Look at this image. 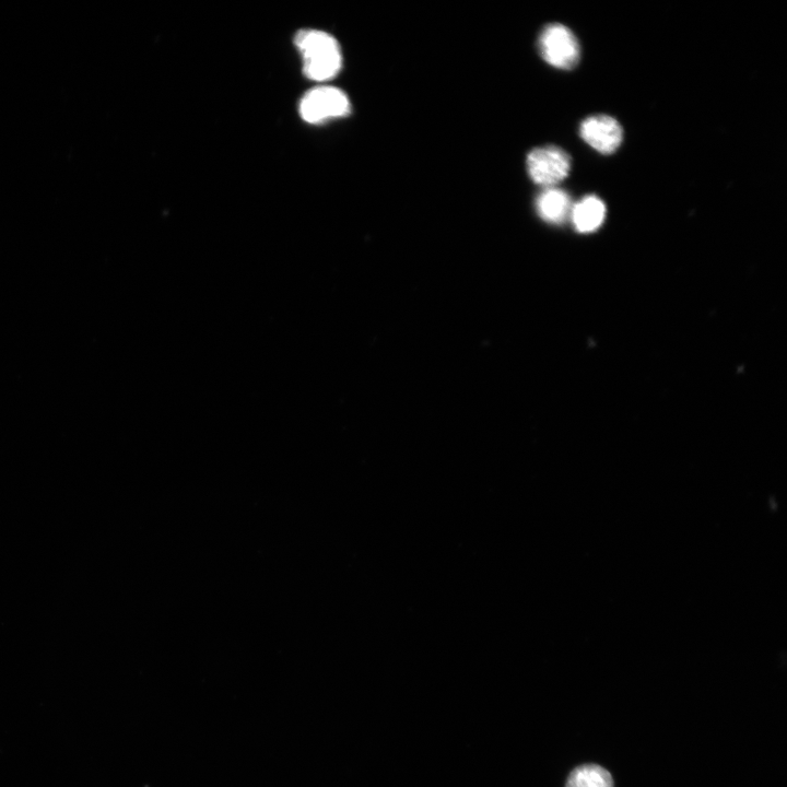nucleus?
<instances>
[{"label":"nucleus","mask_w":787,"mask_h":787,"mask_svg":"<svg viewBox=\"0 0 787 787\" xmlns=\"http://www.w3.org/2000/svg\"><path fill=\"white\" fill-rule=\"evenodd\" d=\"M526 164L535 183L551 187L568 175L571 158L561 148L547 145L533 149L528 154Z\"/></svg>","instance_id":"20e7f679"},{"label":"nucleus","mask_w":787,"mask_h":787,"mask_svg":"<svg viewBox=\"0 0 787 787\" xmlns=\"http://www.w3.org/2000/svg\"><path fill=\"white\" fill-rule=\"evenodd\" d=\"M294 44L301 54L304 74L324 82L334 78L342 66L341 48L337 39L319 30L297 32Z\"/></svg>","instance_id":"f257e3e1"},{"label":"nucleus","mask_w":787,"mask_h":787,"mask_svg":"<svg viewBox=\"0 0 787 787\" xmlns=\"http://www.w3.org/2000/svg\"><path fill=\"white\" fill-rule=\"evenodd\" d=\"M565 787H613V779L606 768L585 764L572 771Z\"/></svg>","instance_id":"6e6552de"},{"label":"nucleus","mask_w":787,"mask_h":787,"mask_svg":"<svg viewBox=\"0 0 787 787\" xmlns=\"http://www.w3.org/2000/svg\"><path fill=\"white\" fill-rule=\"evenodd\" d=\"M572 207L569 196L554 187H548L536 199L538 214L550 223H562L571 215Z\"/></svg>","instance_id":"423d86ee"},{"label":"nucleus","mask_w":787,"mask_h":787,"mask_svg":"<svg viewBox=\"0 0 787 787\" xmlns=\"http://www.w3.org/2000/svg\"><path fill=\"white\" fill-rule=\"evenodd\" d=\"M346 94L334 86L321 85L307 91L299 101L298 113L308 124H320L349 115Z\"/></svg>","instance_id":"f03ea898"},{"label":"nucleus","mask_w":787,"mask_h":787,"mask_svg":"<svg viewBox=\"0 0 787 787\" xmlns=\"http://www.w3.org/2000/svg\"><path fill=\"white\" fill-rule=\"evenodd\" d=\"M606 205L601 199L589 195L572 207L571 219L575 228L580 233H590L603 222Z\"/></svg>","instance_id":"0eeeda50"},{"label":"nucleus","mask_w":787,"mask_h":787,"mask_svg":"<svg viewBox=\"0 0 787 787\" xmlns=\"http://www.w3.org/2000/svg\"><path fill=\"white\" fill-rule=\"evenodd\" d=\"M579 134L586 143L602 154L613 153L623 139L621 125L608 115L586 118L580 124Z\"/></svg>","instance_id":"39448f33"},{"label":"nucleus","mask_w":787,"mask_h":787,"mask_svg":"<svg viewBox=\"0 0 787 787\" xmlns=\"http://www.w3.org/2000/svg\"><path fill=\"white\" fill-rule=\"evenodd\" d=\"M542 58L559 69H573L579 61L580 49L574 33L562 24L545 26L538 40Z\"/></svg>","instance_id":"7ed1b4c3"}]
</instances>
